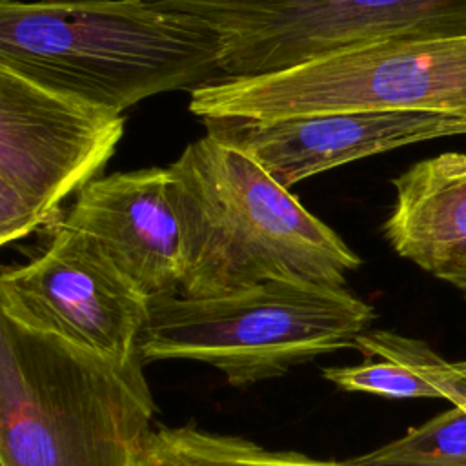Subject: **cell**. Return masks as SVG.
<instances>
[{
  "instance_id": "1",
  "label": "cell",
  "mask_w": 466,
  "mask_h": 466,
  "mask_svg": "<svg viewBox=\"0 0 466 466\" xmlns=\"http://www.w3.org/2000/svg\"><path fill=\"white\" fill-rule=\"evenodd\" d=\"M0 66L120 115L222 78L215 33L158 0H2Z\"/></svg>"
},
{
  "instance_id": "2",
  "label": "cell",
  "mask_w": 466,
  "mask_h": 466,
  "mask_svg": "<svg viewBox=\"0 0 466 466\" xmlns=\"http://www.w3.org/2000/svg\"><path fill=\"white\" fill-rule=\"evenodd\" d=\"M182 231L186 297L268 280L344 286L360 257L238 149L204 135L167 166Z\"/></svg>"
},
{
  "instance_id": "3",
  "label": "cell",
  "mask_w": 466,
  "mask_h": 466,
  "mask_svg": "<svg viewBox=\"0 0 466 466\" xmlns=\"http://www.w3.org/2000/svg\"><path fill=\"white\" fill-rule=\"evenodd\" d=\"M153 417L142 357L107 359L0 315L2 466H140Z\"/></svg>"
},
{
  "instance_id": "4",
  "label": "cell",
  "mask_w": 466,
  "mask_h": 466,
  "mask_svg": "<svg viewBox=\"0 0 466 466\" xmlns=\"http://www.w3.org/2000/svg\"><path fill=\"white\" fill-rule=\"evenodd\" d=\"M375 309L344 286L268 280L213 297L149 300L138 342L146 362L198 360L233 386L279 379L317 357L355 348Z\"/></svg>"
},
{
  "instance_id": "5",
  "label": "cell",
  "mask_w": 466,
  "mask_h": 466,
  "mask_svg": "<svg viewBox=\"0 0 466 466\" xmlns=\"http://www.w3.org/2000/svg\"><path fill=\"white\" fill-rule=\"evenodd\" d=\"M200 118L271 120L333 111L466 118V35L359 46L282 73L218 78L189 93Z\"/></svg>"
},
{
  "instance_id": "6",
  "label": "cell",
  "mask_w": 466,
  "mask_h": 466,
  "mask_svg": "<svg viewBox=\"0 0 466 466\" xmlns=\"http://www.w3.org/2000/svg\"><path fill=\"white\" fill-rule=\"evenodd\" d=\"M198 18L222 78L282 73L359 46L466 35V0H158Z\"/></svg>"
},
{
  "instance_id": "7",
  "label": "cell",
  "mask_w": 466,
  "mask_h": 466,
  "mask_svg": "<svg viewBox=\"0 0 466 466\" xmlns=\"http://www.w3.org/2000/svg\"><path fill=\"white\" fill-rule=\"evenodd\" d=\"M120 113L0 66V244L44 226L113 157Z\"/></svg>"
},
{
  "instance_id": "8",
  "label": "cell",
  "mask_w": 466,
  "mask_h": 466,
  "mask_svg": "<svg viewBox=\"0 0 466 466\" xmlns=\"http://www.w3.org/2000/svg\"><path fill=\"white\" fill-rule=\"evenodd\" d=\"M149 300L93 238L64 222L36 258L0 277V315L115 360L140 357Z\"/></svg>"
},
{
  "instance_id": "9",
  "label": "cell",
  "mask_w": 466,
  "mask_h": 466,
  "mask_svg": "<svg viewBox=\"0 0 466 466\" xmlns=\"http://www.w3.org/2000/svg\"><path fill=\"white\" fill-rule=\"evenodd\" d=\"M206 135L289 189L342 164L415 142L466 135V118L428 111H333L271 120L202 118Z\"/></svg>"
},
{
  "instance_id": "10",
  "label": "cell",
  "mask_w": 466,
  "mask_h": 466,
  "mask_svg": "<svg viewBox=\"0 0 466 466\" xmlns=\"http://www.w3.org/2000/svg\"><path fill=\"white\" fill-rule=\"evenodd\" d=\"M64 224L80 229L147 299L180 293L182 231L167 167L89 182Z\"/></svg>"
},
{
  "instance_id": "11",
  "label": "cell",
  "mask_w": 466,
  "mask_h": 466,
  "mask_svg": "<svg viewBox=\"0 0 466 466\" xmlns=\"http://www.w3.org/2000/svg\"><path fill=\"white\" fill-rule=\"evenodd\" d=\"M382 231L393 251L466 299V151H448L393 178Z\"/></svg>"
},
{
  "instance_id": "12",
  "label": "cell",
  "mask_w": 466,
  "mask_h": 466,
  "mask_svg": "<svg viewBox=\"0 0 466 466\" xmlns=\"http://www.w3.org/2000/svg\"><path fill=\"white\" fill-rule=\"evenodd\" d=\"M140 466H362L353 461H319L295 451H277L253 441L218 435L193 426L155 428Z\"/></svg>"
},
{
  "instance_id": "13",
  "label": "cell",
  "mask_w": 466,
  "mask_h": 466,
  "mask_svg": "<svg viewBox=\"0 0 466 466\" xmlns=\"http://www.w3.org/2000/svg\"><path fill=\"white\" fill-rule=\"evenodd\" d=\"M351 461L362 466H466V410L453 406Z\"/></svg>"
},
{
  "instance_id": "14",
  "label": "cell",
  "mask_w": 466,
  "mask_h": 466,
  "mask_svg": "<svg viewBox=\"0 0 466 466\" xmlns=\"http://www.w3.org/2000/svg\"><path fill=\"white\" fill-rule=\"evenodd\" d=\"M364 357L400 362L430 380L442 399L466 410V362H450L435 353L424 340L390 329H368L355 340Z\"/></svg>"
},
{
  "instance_id": "15",
  "label": "cell",
  "mask_w": 466,
  "mask_h": 466,
  "mask_svg": "<svg viewBox=\"0 0 466 466\" xmlns=\"http://www.w3.org/2000/svg\"><path fill=\"white\" fill-rule=\"evenodd\" d=\"M322 377L344 391L388 399H442L439 390L411 368L379 357H368L359 364L324 368Z\"/></svg>"
}]
</instances>
